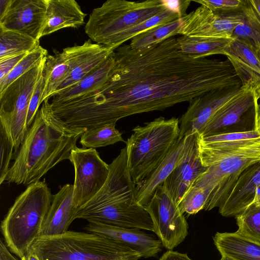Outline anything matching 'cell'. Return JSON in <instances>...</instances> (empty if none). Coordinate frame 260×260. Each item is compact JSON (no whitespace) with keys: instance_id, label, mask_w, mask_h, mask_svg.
<instances>
[{"instance_id":"18","label":"cell","mask_w":260,"mask_h":260,"mask_svg":"<svg viewBox=\"0 0 260 260\" xmlns=\"http://www.w3.org/2000/svg\"><path fill=\"white\" fill-rule=\"evenodd\" d=\"M84 229L87 232L117 241L137 251L144 258L156 256L161 251L162 245L160 240L140 229L90 222Z\"/></svg>"},{"instance_id":"11","label":"cell","mask_w":260,"mask_h":260,"mask_svg":"<svg viewBox=\"0 0 260 260\" xmlns=\"http://www.w3.org/2000/svg\"><path fill=\"white\" fill-rule=\"evenodd\" d=\"M70 161L75 170L73 199L79 208L102 188L109 174V166L94 148L76 147L71 151Z\"/></svg>"},{"instance_id":"24","label":"cell","mask_w":260,"mask_h":260,"mask_svg":"<svg viewBox=\"0 0 260 260\" xmlns=\"http://www.w3.org/2000/svg\"><path fill=\"white\" fill-rule=\"evenodd\" d=\"M213 240L223 260H260V244L236 232H217Z\"/></svg>"},{"instance_id":"10","label":"cell","mask_w":260,"mask_h":260,"mask_svg":"<svg viewBox=\"0 0 260 260\" xmlns=\"http://www.w3.org/2000/svg\"><path fill=\"white\" fill-rule=\"evenodd\" d=\"M260 162V139L229 152L205 166L206 171L193 185L210 191L220 190L230 185L249 166ZM211 196V195H210Z\"/></svg>"},{"instance_id":"5","label":"cell","mask_w":260,"mask_h":260,"mask_svg":"<svg viewBox=\"0 0 260 260\" xmlns=\"http://www.w3.org/2000/svg\"><path fill=\"white\" fill-rule=\"evenodd\" d=\"M41 260H138L137 251L96 234L68 231L40 237L30 247Z\"/></svg>"},{"instance_id":"12","label":"cell","mask_w":260,"mask_h":260,"mask_svg":"<svg viewBox=\"0 0 260 260\" xmlns=\"http://www.w3.org/2000/svg\"><path fill=\"white\" fill-rule=\"evenodd\" d=\"M260 185V162L244 170L230 185L213 192L205 207L209 211L218 207L223 216H235L252 204L254 193Z\"/></svg>"},{"instance_id":"7","label":"cell","mask_w":260,"mask_h":260,"mask_svg":"<svg viewBox=\"0 0 260 260\" xmlns=\"http://www.w3.org/2000/svg\"><path fill=\"white\" fill-rule=\"evenodd\" d=\"M166 10L162 0H108L92 11L85 32L95 43L113 49L120 34Z\"/></svg>"},{"instance_id":"50","label":"cell","mask_w":260,"mask_h":260,"mask_svg":"<svg viewBox=\"0 0 260 260\" xmlns=\"http://www.w3.org/2000/svg\"><path fill=\"white\" fill-rule=\"evenodd\" d=\"M219 260H223V259H221V258L220 259H219Z\"/></svg>"},{"instance_id":"36","label":"cell","mask_w":260,"mask_h":260,"mask_svg":"<svg viewBox=\"0 0 260 260\" xmlns=\"http://www.w3.org/2000/svg\"><path fill=\"white\" fill-rule=\"evenodd\" d=\"M0 184H2L6 180L11 167L10 162L13 159L14 149L5 131L1 125H0Z\"/></svg>"},{"instance_id":"30","label":"cell","mask_w":260,"mask_h":260,"mask_svg":"<svg viewBox=\"0 0 260 260\" xmlns=\"http://www.w3.org/2000/svg\"><path fill=\"white\" fill-rule=\"evenodd\" d=\"M115 122L106 123L86 129L80 138L83 148H96L113 145L119 142L126 143Z\"/></svg>"},{"instance_id":"20","label":"cell","mask_w":260,"mask_h":260,"mask_svg":"<svg viewBox=\"0 0 260 260\" xmlns=\"http://www.w3.org/2000/svg\"><path fill=\"white\" fill-rule=\"evenodd\" d=\"M78 209L73 199V184L63 185L53 195L40 237L53 236L68 231L70 224L76 219Z\"/></svg>"},{"instance_id":"32","label":"cell","mask_w":260,"mask_h":260,"mask_svg":"<svg viewBox=\"0 0 260 260\" xmlns=\"http://www.w3.org/2000/svg\"><path fill=\"white\" fill-rule=\"evenodd\" d=\"M180 18V17L177 13L167 9L138 25L120 34L114 40L112 48L115 50L125 42L132 39L139 34L154 27L170 23Z\"/></svg>"},{"instance_id":"49","label":"cell","mask_w":260,"mask_h":260,"mask_svg":"<svg viewBox=\"0 0 260 260\" xmlns=\"http://www.w3.org/2000/svg\"><path fill=\"white\" fill-rule=\"evenodd\" d=\"M120 260H131V259H120Z\"/></svg>"},{"instance_id":"48","label":"cell","mask_w":260,"mask_h":260,"mask_svg":"<svg viewBox=\"0 0 260 260\" xmlns=\"http://www.w3.org/2000/svg\"><path fill=\"white\" fill-rule=\"evenodd\" d=\"M256 53H257L258 57L260 60V49L256 50Z\"/></svg>"},{"instance_id":"19","label":"cell","mask_w":260,"mask_h":260,"mask_svg":"<svg viewBox=\"0 0 260 260\" xmlns=\"http://www.w3.org/2000/svg\"><path fill=\"white\" fill-rule=\"evenodd\" d=\"M254 89L247 86L213 115L199 135L207 136L230 133L231 127L240 123L244 115L253 109Z\"/></svg>"},{"instance_id":"3","label":"cell","mask_w":260,"mask_h":260,"mask_svg":"<svg viewBox=\"0 0 260 260\" xmlns=\"http://www.w3.org/2000/svg\"><path fill=\"white\" fill-rule=\"evenodd\" d=\"M109 166L105 183L90 200L78 208L76 219L153 232L149 213L137 199L136 185L128 168L126 147Z\"/></svg>"},{"instance_id":"34","label":"cell","mask_w":260,"mask_h":260,"mask_svg":"<svg viewBox=\"0 0 260 260\" xmlns=\"http://www.w3.org/2000/svg\"><path fill=\"white\" fill-rule=\"evenodd\" d=\"M47 56V51L39 45L27 53L4 78L0 80V93L20 76L38 66Z\"/></svg>"},{"instance_id":"27","label":"cell","mask_w":260,"mask_h":260,"mask_svg":"<svg viewBox=\"0 0 260 260\" xmlns=\"http://www.w3.org/2000/svg\"><path fill=\"white\" fill-rule=\"evenodd\" d=\"M235 37L196 38L182 36L177 38L181 51L193 58H200L215 55H224L225 49Z\"/></svg>"},{"instance_id":"46","label":"cell","mask_w":260,"mask_h":260,"mask_svg":"<svg viewBox=\"0 0 260 260\" xmlns=\"http://www.w3.org/2000/svg\"><path fill=\"white\" fill-rule=\"evenodd\" d=\"M252 205L260 206V185L256 188Z\"/></svg>"},{"instance_id":"22","label":"cell","mask_w":260,"mask_h":260,"mask_svg":"<svg viewBox=\"0 0 260 260\" xmlns=\"http://www.w3.org/2000/svg\"><path fill=\"white\" fill-rule=\"evenodd\" d=\"M46 3L41 37L64 28H77L84 23L86 14L75 0H46Z\"/></svg>"},{"instance_id":"39","label":"cell","mask_w":260,"mask_h":260,"mask_svg":"<svg viewBox=\"0 0 260 260\" xmlns=\"http://www.w3.org/2000/svg\"><path fill=\"white\" fill-rule=\"evenodd\" d=\"M166 9L177 13L180 18L187 15L186 10L189 7L190 1L162 0Z\"/></svg>"},{"instance_id":"6","label":"cell","mask_w":260,"mask_h":260,"mask_svg":"<svg viewBox=\"0 0 260 260\" xmlns=\"http://www.w3.org/2000/svg\"><path fill=\"white\" fill-rule=\"evenodd\" d=\"M126 141L127 165L132 180L140 186L171 151L180 134L179 120L159 117L138 125Z\"/></svg>"},{"instance_id":"8","label":"cell","mask_w":260,"mask_h":260,"mask_svg":"<svg viewBox=\"0 0 260 260\" xmlns=\"http://www.w3.org/2000/svg\"><path fill=\"white\" fill-rule=\"evenodd\" d=\"M47 56L40 64L17 79L0 93V125L13 146V156L27 133L26 118L29 102L43 72Z\"/></svg>"},{"instance_id":"29","label":"cell","mask_w":260,"mask_h":260,"mask_svg":"<svg viewBox=\"0 0 260 260\" xmlns=\"http://www.w3.org/2000/svg\"><path fill=\"white\" fill-rule=\"evenodd\" d=\"M39 41L22 33L0 28V60L27 54L39 46Z\"/></svg>"},{"instance_id":"4","label":"cell","mask_w":260,"mask_h":260,"mask_svg":"<svg viewBox=\"0 0 260 260\" xmlns=\"http://www.w3.org/2000/svg\"><path fill=\"white\" fill-rule=\"evenodd\" d=\"M53 195L45 181L28 185L15 199L2 221L5 242L19 258L40 237Z\"/></svg>"},{"instance_id":"26","label":"cell","mask_w":260,"mask_h":260,"mask_svg":"<svg viewBox=\"0 0 260 260\" xmlns=\"http://www.w3.org/2000/svg\"><path fill=\"white\" fill-rule=\"evenodd\" d=\"M114 64L113 52L99 68L76 85L54 94L51 101H65L100 88L108 79Z\"/></svg>"},{"instance_id":"40","label":"cell","mask_w":260,"mask_h":260,"mask_svg":"<svg viewBox=\"0 0 260 260\" xmlns=\"http://www.w3.org/2000/svg\"><path fill=\"white\" fill-rule=\"evenodd\" d=\"M27 54L17 55L0 60V80L8 75Z\"/></svg>"},{"instance_id":"42","label":"cell","mask_w":260,"mask_h":260,"mask_svg":"<svg viewBox=\"0 0 260 260\" xmlns=\"http://www.w3.org/2000/svg\"><path fill=\"white\" fill-rule=\"evenodd\" d=\"M159 260H192L187 253H182L173 250H168L159 258Z\"/></svg>"},{"instance_id":"35","label":"cell","mask_w":260,"mask_h":260,"mask_svg":"<svg viewBox=\"0 0 260 260\" xmlns=\"http://www.w3.org/2000/svg\"><path fill=\"white\" fill-rule=\"evenodd\" d=\"M211 194L210 191L193 185L184 194L178 207L183 214H195L205 208Z\"/></svg>"},{"instance_id":"25","label":"cell","mask_w":260,"mask_h":260,"mask_svg":"<svg viewBox=\"0 0 260 260\" xmlns=\"http://www.w3.org/2000/svg\"><path fill=\"white\" fill-rule=\"evenodd\" d=\"M71 73L70 47L54 55H47L43 71L45 87L41 104L50 99Z\"/></svg>"},{"instance_id":"41","label":"cell","mask_w":260,"mask_h":260,"mask_svg":"<svg viewBox=\"0 0 260 260\" xmlns=\"http://www.w3.org/2000/svg\"><path fill=\"white\" fill-rule=\"evenodd\" d=\"M253 128L260 134V86L254 89Z\"/></svg>"},{"instance_id":"43","label":"cell","mask_w":260,"mask_h":260,"mask_svg":"<svg viewBox=\"0 0 260 260\" xmlns=\"http://www.w3.org/2000/svg\"><path fill=\"white\" fill-rule=\"evenodd\" d=\"M0 260H19L12 254L2 239L0 241Z\"/></svg>"},{"instance_id":"1","label":"cell","mask_w":260,"mask_h":260,"mask_svg":"<svg viewBox=\"0 0 260 260\" xmlns=\"http://www.w3.org/2000/svg\"><path fill=\"white\" fill-rule=\"evenodd\" d=\"M114 56L115 64L106 82L84 96L86 111L95 126L242 85L228 59L193 58L181 51L174 37L139 49L121 45Z\"/></svg>"},{"instance_id":"47","label":"cell","mask_w":260,"mask_h":260,"mask_svg":"<svg viewBox=\"0 0 260 260\" xmlns=\"http://www.w3.org/2000/svg\"><path fill=\"white\" fill-rule=\"evenodd\" d=\"M250 1L260 15V0H250Z\"/></svg>"},{"instance_id":"16","label":"cell","mask_w":260,"mask_h":260,"mask_svg":"<svg viewBox=\"0 0 260 260\" xmlns=\"http://www.w3.org/2000/svg\"><path fill=\"white\" fill-rule=\"evenodd\" d=\"M46 0H11L0 18V28L17 31L39 41L44 23Z\"/></svg>"},{"instance_id":"23","label":"cell","mask_w":260,"mask_h":260,"mask_svg":"<svg viewBox=\"0 0 260 260\" xmlns=\"http://www.w3.org/2000/svg\"><path fill=\"white\" fill-rule=\"evenodd\" d=\"M186 137L179 138L177 143L162 161L137 188L138 203L145 206L156 188L161 185L173 172L181 158L185 146Z\"/></svg>"},{"instance_id":"44","label":"cell","mask_w":260,"mask_h":260,"mask_svg":"<svg viewBox=\"0 0 260 260\" xmlns=\"http://www.w3.org/2000/svg\"><path fill=\"white\" fill-rule=\"evenodd\" d=\"M19 260H41L37 253L31 248Z\"/></svg>"},{"instance_id":"37","label":"cell","mask_w":260,"mask_h":260,"mask_svg":"<svg viewBox=\"0 0 260 260\" xmlns=\"http://www.w3.org/2000/svg\"><path fill=\"white\" fill-rule=\"evenodd\" d=\"M44 87L45 81L42 73L38 81L29 102L26 118V126L27 128H28L32 124L37 112L39 109V107L41 104V99L44 90Z\"/></svg>"},{"instance_id":"28","label":"cell","mask_w":260,"mask_h":260,"mask_svg":"<svg viewBox=\"0 0 260 260\" xmlns=\"http://www.w3.org/2000/svg\"><path fill=\"white\" fill-rule=\"evenodd\" d=\"M239 10L243 22L239 24L233 33V37L250 43L255 49H260V15L250 0L243 1Z\"/></svg>"},{"instance_id":"31","label":"cell","mask_w":260,"mask_h":260,"mask_svg":"<svg viewBox=\"0 0 260 260\" xmlns=\"http://www.w3.org/2000/svg\"><path fill=\"white\" fill-rule=\"evenodd\" d=\"M181 24V18H180L154 27L134 37L129 45L134 49H139L157 44L178 35Z\"/></svg>"},{"instance_id":"21","label":"cell","mask_w":260,"mask_h":260,"mask_svg":"<svg viewBox=\"0 0 260 260\" xmlns=\"http://www.w3.org/2000/svg\"><path fill=\"white\" fill-rule=\"evenodd\" d=\"M240 79L242 86L256 89L260 86V60L249 42L235 37L224 52Z\"/></svg>"},{"instance_id":"13","label":"cell","mask_w":260,"mask_h":260,"mask_svg":"<svg viewBox=\"0 0 260 260\" xmlns=\"http://www.w3.org/2000/svg\"><path fill=\"white\" fill-rule=\"evenodd\" d=\"M243 22L239 9L214 12L201 5L181 18L178 35L204 38L231 37L236 27Z\"/></svg>"},{"instance_id":"15","label":"cell","mask_w":260,"mask_h":260,"mask_svg":"<svg viewBox=\"0 0 260 260\" xmlns=\"http://www.w3.org/2000/svg\"><path fill=\"white\" fill-rule=\"evenodd\" d=\"M198 137L197 133L186 136L182 156L162 184L177 204L188 189L207 169L203 165L200 156Z\"/></svg>"},{"instance_id":"14","label":"cell","mask_w":260,"mask_h":260,"mask_svg":"<svg viewBox=\"0 0 260 260\" xmlns=\"http://www.w3.org/2000/svg\"><path fill=\"white\" fill-rule=\"evenodd\" d=\"M248 85L217 89L199 96L189 103L179 119V138L201 132L213 115Z\"/></svg>"},{"instance_id":"9","label":"cell","mask_w":260,"mask_h":260,"mask_svg":"<svg viewBox=\"0 0 260 260\" xmlns=\"http://www.w3.org/2000/svg\"><path fill=\"white\" fill-rule=\"evenodd\" d=\"M153 225V232L162 246L173 250L188 235V225L174 199L162 184L144 206Z\"/></svg>"},{"instance_id":"17","label":"cell","mask_w":260,"mask_h":260,"mask_svg":"<svg viewBox=\"0 0 260 260\" xmlns=\"http://www.w3.org/2000/svg\"><path fill=\"white\" fill-rule=\"evenodd\" d=\"M70 49L71 73L52 97L79 83L99 68L114 51L111 48L93 44L90 40L82 45L70 47Z\"/></svg>"},{"instance_id":"33","label":"cell","mask_w":260,"mask_h":260,"mask_svg":"<svg viewBox=\"0 0 260 260\" xmlns=\"http://www.w3.org/2000/svg\"><path fill=\"white\" fill-rule=\"evenodd\" d=\"M240 236L260 244V206L251 205L235 216Z\"/></svg>"},{"instance_id":"45","label":"cell","mask_w":260,"mask_h":260,"mask_svg":"<svg viewBox=\"0 0 260 260\" xmlns=\"http://www.w3.org/2000/svg\"><path fill=\"white\" fill-rule=\"evenodd\" d=\"M11 0H0V18H2L7 11Z\"/></svg>"},{"instance_id":"38","label":"cell","mask_w":260,"mask_h":260,"mask_svg":"<svg viewBox=\"0 0 260 260\" xmlns=\"http://www.w3.org/2000/svg\"><path fill=\"white\" fill-rule=\"evenodd\" d=\"M194 2L203 5L214 12L234 11L241 7L243 1L241 0H199Z\"/></svg>"},{"instance_id":"2","label":"cell","mask_w":260,"mask_h":260,"mask_svg":"<svg viewBox=\"0 0 260 260\" xmlns=\"http://www.w3.org/2000/svg\"><path fill=\"white\" fill-rule=\"evenodd\" d=\"M45 100L28 128L5 181L28 186L40 181L60 162L71 159L72 150L86 131L73 127L53 112Z\"/></svg>"}]
</instances>
